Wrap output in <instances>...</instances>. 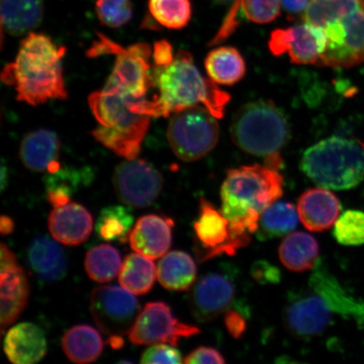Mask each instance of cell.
Wrapping results in <instances>:
<instances>
[{
  "label": "cell",
  "mask_w": 364,
  "mask_h": 364,
  "mask_svg": "<svg viewBox=\"0 0 364 364\" xmlns=\"http://www.w3.org/2000/svg\"><path fill=\"white\" fill-rule=\"evenodd\" d=\"M150 80L159 94L153 101L145 99L136 103L135 111L138 113L166 117L186 108L203 106L216 118L225 116L230 94L202 75L188 52L180 50L170 65H154Z\"/></svg>",
  "instance_id": "obj_1"
},
{
  "label": "cell",
  "mask_w": 364,
  "mask_h": 364,
  "mask_svg": "<svg viewBox=\"0 0 364 364\" xmlns=\"http://www.w3.org/2000/svg\"><path fill=\"white\" fill-rule=\"evenodd\" d=\"M65 47L48 36L31 33L23 39L15 61L4 67L1 80L16 89L19 102L38 106L51 100H65L62 59Z\"/></svg>",
  "instance_id": "obj_2"
},
{
  "label": "cell",
  "mask_w": 364,
  "mask_h": 364,
  "mask_svg": "<svg viewBox=\"0 0 364 364\" xmlns=\"http://www.w3.org/2000/svg\"><path fill=\"white\" fill-rule=\"evenodd\" d=\"M146 95L126 86L106 84L90 95L89 106L99 126L91 134L105 147L125 159L138 157L150 117L134 111Z\"/></svg>",
  "instance_id": "obj_3"
},
{
  "label": "cell",
  "mask_w": 364,
  "mask_h": 364,
  "mask_svg": "<svg viewBox=\"0 0 364 364\" xmlns=\"http://www.w3.org/2000/svg\"><path fill=\"white\" fill-rule=\"evenodd\" d=\"M284 194V179L277 170L253 165L227 172L223 182L221 212L238 236L256 233L259 220L266 209Z\"/></svg>",
  "instance_id": "obj_4"
},
{
  "label": "cell",
  "mask_w": 364,
  "mask_h": 364,
  "mask_svg": "<svg viewBox=\"0 0 364 364\" xmlns=\"http://www.w3.org/2000/svg\"><path fill=\"white\" fill-rule=\"evenodd\" d=\"M232 139L242 151L266 159V166L279 170L281 149L288 144L290 127L283 112L269 101L245 104L236 112L230 129Z\"/></svg>",
  "instance_id": "obj_5"
},
{
  "label": "cell",
  "mask_w": 364,
  "mask_h": 364,
  "mask_svg": "<svg viewBox=\"0 0 364 364\" xmlns=\"http://www.w3.org/2000/svg\"><path fill=\"white\" fill-rule=\"evenodd\" d=\"M315 25L327 41L318 66L348 68L364 62V0H328Z\"/></svg>",
  "instance_id": "obj_6"
},
{
  "label": "cell",
  "mask_w": 364,
  "mask_h": 364,
  "mask_svg": "<svg viewBox=\"0 0 364 364\" xmlns=\"http://www.w3.org/2000/svg\"><path fill=\"white\" fill-rule=\"evenodd\" d=\"M300 166L322 188L352 189L364 179V146L356 141L331 136L309 148Z\"/></svg>",
  "instance_id": "obj_7"
},
{
  "label": "cell",
  "mask_w": 364,
  "mask_h": 364,
  "mask_svg": "<svg viewBox=\"0 0 364 364\" xmlns=\"http://www.w3.org/2000/svg\"><path fill=\"white\" fill-rule=\"evenodd\" d=\"M217 118L203 106L173 113L167 138L173 152L181 161L193 162L206 156L220 139Z\"/></svg>",
  "instance_id": "obj_8"
},
{
  "label": "cell",
  "mask_w": 364,
  "mask_h": 364,
  "mask_svg": "<svg viewBox=\"0 0 364 364\" xmlns=\"http://www.w3.org/2000/svg\"><path fill=\"white\" fill-rule=\"evenodd\" d=\"M193 230L196 253L203 262L223 255L234 256L250 241V236L235 235L221 210L203 198H200L198 216Z\"/></svg>",
  "instance_id": "obj_9"
},
{
  "label": "cell",
  "mask_w": 364,
  "mask_h": 364,
  "mask_svg": "<svg viewBox=\"0 0 364 364\" xmlns=\"http://www.w3.org/2000/svg\"><path fill=\"white\" fill-rule=\"evenodd\" d=\"M90 311L103 333L122 336L129 333L140 313V304L134 294L122 287L101 286L90 296Z\"/></svg>",
  "instance_id": "obj_10"
},
{
  "label": "cell",
  "mask_w": 364,
  "mask_h": 364,
  "mask_svg": "<svg viewBox=\"0 0 364 364\" xmlns=\"http://www.w3.org/2000/svg\"><path fill=\"white\" fill-rule=\"evenodd\" d=\"M112 182L120 202L134 208L152 205L163 188V177L156 168L136 158L120 163L114 171Z\"/></svg>",
  "instance_id": "obj_11"
},
{
  "label": "cell",
  "mask_w": 364,
  "mask_h": 364,
  "mask_svg": "<svg viewBox=\"0 0 364 364\" xmlns=\"http://www.w3.org/2000/svg\"><path fill=\"white\" fill-rule=\"evenodd\" d=\"M200 333L198 327L181 322L165 302H150L141 311L129 331L131 343L138 346L169 343Z\"/></svg>",
  "instance_id": "obj_12"
},
{
  "label": "cell",
  "mask_w": 364,
  "mask_h": 364,
  "mask_svg": "<svg viewBox=\"0 0 364 364\" xmlns=\"http://www.w3.org/2000/svg\"><path fill=\"white\" fill-rule=\"evenodd\" d=\"M235 274L230 267L207 273L193 287L189 306L195 318L210 321L225 313L233 304L237 293Z\"/></svg>",
  "instance_id": "obj_13"
},
{
  "label": "cell",
  "mask_w": 364,
  "mask_h": 364,
  "mask_svg": "<svg viewBox=\"0 0 364 364\" xmlns=\"http://www.w3.org/2000/svg\"><path fill=\"white\" fill-rule=\"evenodd\" d=\"M327 45L325 31L321 27L304 21L287 29L273 31L269 49L277 57L288 53L296 65H318Z\"/></svg>",
  "instance_id": "obj_14"
},
{
  "label": "cell",
  "mask_w": 364,
  "mask_h": 364,
  "mask_svg": "<svg viewBox=\"0 0 364 364\" xmlns=\"http://www.w3.org/2000/svg\"><path fill=\"white\" fill-rule=\"evenodd\" d=\"M328 302L308 286L289 298L284 311L287 328L300 338H315L328 328L334 315Z\"/></svg>",
  "instance_id": "obj_15"
},
{
  "label": "cell",
  "mask_w": 364,
  "mask_h": 364,
  "mask_svg": "<svg viewBox=\"0 0 364 364\" xmlns=\"http://www.w3.org/2000/svg\"><path fill=\"white\" fill-rule=\"evenodd\" d=\"M1 334L15 322L26 307L30 284L24 269L6 244H1Z\"/></svg>",
  "instance_id": "obj_16"
},
{
  "label": "cell",
  "mask_w": 364,
  "mask_h": 364,
  "mask_svg": "<svg viewBox=\"0 0 364 364\" xmlns=\"http://www.w3.org/2000/svg\"><path fill=\"white\" fill-rule=\"evenodd\" d=\"M174 221L170 218L148 215L139 218L129 235L131 248L152 260L165 256L172 243Z\"/></svg>",
  "instance_id": "obj_17"
},
{
  "label": "cell",
  "mask_w": 364,
  "mask_h": 364,
  "mask_svg": "<svg viewBox=\"0 0 364 364\" xmlns=\"http://www.w3.org/2000/svg\"><path fill=\"white\" fill-rule=\"evenodd\" d=\"M48 228L58 242L74 247L89 239L93 230V218L87 208L70 202L54 208L48 218Z\"/></svg>",
  "instance_id": "obj_18"
},
{
  "label": "cell",
  "mask_w": 364,
  "mask_h": 364,
  "mask_svg": "<svg viewBox=\"0 0 364 364\" xmlns=\"http://www.w3.org/2000/svg\"><path fill=\"white\" fill-rule=\"evenodd\" d=\"M339 199L329 190L313 188L304 192L299 199L300 221L307 230L323 232L334 226L341 212Z\"/></svg>",
  "instance_id": "obj_19"
},
{
  "label": "cell",
  "mask_w": 364,
  "mask_h": 364,
  "mask_svg": "<svg viewBox=\"0 0 364 364\" xmlns=\"http://www.w3.org/2000/svg\"><path fill=\"white\" fill-rule=\"evenodd\" d=\"M60 141L53 132L38 129L25 136L21 144L20 157L27 169L54 174L61 169L59 163Z\"/></svg>",
  "instance_id": "obj_20"
},
{
  "label": "cell",
  "mask_w": 364,
  "mask_h": 364,
  "mask_svg": "<svg viewBox=\"0 0 364 364\" xmlns=\"http://www.w3.org/2000/svg\"><path fill=\"white\" fill-rule=\"evenodd\" d=\"M48 343L44 332L30 322L20 323L7 332L4 351L11 363L33 364L42 360L47 353Z\"/></svg>",
  "instance_id": "obj_21"
},
{
  "label": "cell",
  "mask_w": 364,
  "mask_h": 364,
  "mask_svg": "<svg viewBox=\"0 0 364 364\" xmlns=\"http://www.w3.org/2000/svg\"><path fill=\"white\" fill-rule=\"evenodd\" d=\"M27 260L36 275L48 283H56L66 276L65 250L48 236H38L29 245Z\"/></svg>",
  "instance_id": "obj_22"
},
{
  "label": "cell",
  "mask_w": 364,
  "mask_h": 364,
  "mask_svg": "<svg viewBox=\"0 0 364 364\" xmlns=\"http://www.w3.org/2000/svg\"><path fill=\"white\" fill-rule=\"evenodd\" d=\"M0 11L3 28L14 36L33 33L44 17L43 0H1Z\"/></svg>",
  "instance_id": "obj_23"
},
{
  "label": "cell",
  "mask_w": 364,
  "mask_h": 364,
  "mask_svg": "<svg viewBox=\"0 0 364 364\" xmlns=\"http://www.w3.org/2000/svg\"><path fill=\"white\" fill-rule=\"evenodd\" d=\"M281 6V0H236L221 28L209 45L220 44L234 33L238 26L236 13L239 10L248 21L267 24L280 16Z\"/></svg>",
  "instance_id": "obj_24"
},
{
  "label": "cell",
  "mask_w": 364,
  "mask_h": 364,
  "mask_svg": "<svg viewBox=\"0 0 364 364\" xmlns=\"http://www.w3.org/2000/svg\"><path fill=\"white\" fill-rule=\"evenodd\" d=\"M157 277L159 284L168 290L175 292L188 290L197 277V265L189 254L173 250L159 262Z\"/></svg>",
  "instance_id": "obj_25"
},
{
  "label": "cell",
  "mask_w": 364,
  "mask_h": 364,
  "mask_svg": "<svg viewBox=\"0 0 364 364\" xmlns=\"http://www.w3.org/2000/svg\"><path fill=\"white\" fill-rule=\"evenodd\" d=\"M320 252L318 241L306 232L287 235L279 249V258L289 270L303 272L313 269Z\"/></svg>",
  "instance_id": "obj_26"
},
{
  "label": "cell",
  "mask_w": 364,
  "mask_h": 364,
  "mask_svg": "<svg viewBox=\"0 0 364 364\" xmlns=\"http://www.w3.org/2000/svg\"><path fill=\"white\" fill-rule=\"evenodd\" d=\"M205 70L216 84L233 85L244 78L247 65L237 49L220 47L209 52L205 59Z\"/></svg>",
  "instance_id": "obj_27"
},
{
  "label": "cell",
  "mask_w": 364,
  "mask_h": 364,
  "mask_svg": "<svg viewBox=\"0 0 364 364\" xmlns=\"http://www.w3.org/2000/svg\"><path fill=\"white\" fill-rule=\"evenodd\" d=\"M103 341L99 332L88 325L68 330L62 339V348L70 360L76 363H92L101 356Z\"/></svg>",
  "instance_id": "obj_28"
},
{
  "label": "cell",
  "mask_w": 364,
  "mask_h": 364,
  "mask_svg": "<svg viewBox=\"0 0 364 364\" xmlns=\"http://www.w3.org/2000/svg\"><path fill=\"white\" fill-rule=\"evenodd\" d=\"M308 286L323 296L335 313L343 316L358 313V304L346 294L322 262H318L314 267Z\"/></svg>",
  "instance_id": "obj_29"
},
{
  "label": "cell",
  "mask_w": 364,
  "mask_h": 364,
  "mask_svg": "<svg viewBox=\"0 0 364 364\" xmlns=\"http://www.w3.org/2000/svg\"><path fill=\"white\" fill-rule=\"evenodd\" d=\"M157 268L147 257L138 252L127 255L122 264L119 283L122 288L135 295H143L153 288Z\"/></svg>",
  "instance_id": "obj_30"
},
{
  "label": "cell",
  "mask_w": 364,
  "mask_h": 364,
  "mask_svg": "<svg viewBox=\"0 0 364 364\" xmlns=\"http://www.w3.org/2000/svg\"><path fill=\"white\" fill-rule=\"evenodd\" d=\"M299 213L289 202H275L262 213L256 232L262 241L283 237L295 230L299 223Z\"/></svg>",
  "instance_id": "obj_31"
},
{
  "label": "cell",
  "mask_w": 364,
  "mask_h": 364,
  "mask_svg": "<svg viewBox=\"0 0 364 364\" xmlns=\"http://www.w3.org/2000/svg\"><path fill=\"white\" fill-rule=\"evenodd\" d=\"M119 252L110 245H99L89 250L85 259V268L91 279L105 284L119 274L122 267Z\"/></svg>",
  "instance_id": "obj_32"
},
{
  "label": "cell",
  "mask_w": 364,
  "mask_h": 364,
  "mask_svg": "<svg viewBox=\"0 0 364 364\" xmlns=\"http://www.w3.org/2000/svg\"><path fill=\"white\" fill-rule=\"evenodd\" d=\"M134 218L129 208L110 206L104 208L100 215L95 230L100 238L124 244L129 240Z\"/></svg>",
  "instance_id": "obj_33"
},
{
  "label": "cell",
  "mask_w": 364,
  "mask_h": 364,
  "mask_svg": "<svg viewBox=\"0 0 364 364\" xmlns=\"http://www.w3.org/2000/svg\"><path fill=\"white\" fill-rule=\"evenodd\" d=\"M148 7L152 19L167 29H183L192 19L191 0H149Z\"/></svg>",
  "instance_id": "obj_34"
},
{
  "label": "cell",
  "mask_w": 364,
  "mask_h": 364,
  "mask_svg": "<svg viewBox=\"0 0 364 364\" xmlns=\"http://www.w3.org/2000/svg\"><path fill=\"white\" fill-rule=\"evenodd\" d=\"M332 235L338 243L346 247L364 245V213L348 210L336 221Z\"/></svg>",
  "instance_id": "obj_35"
},
{
  "label": "cell",
  "mask_w": 364,
  "mask_h": 364,
  "mask_svg": "<svg viewBox=\"0 0 364 364\" xmlns=\"http://www.w3.org/2000/svg\"><path fill=\"white\" fill-rule=\"evenodd\" d=\"M95 10L100 22L114 29L126 26L134 14L131 0H97Z\"/></svg>",
  "instance_id": "obj_36"
},
{
  "label": "cell",
  "mask_w": 364,
  "mask_h": 364,
  "mask_svg": "<svg viewBox=\"0 0 364 364\" xmlns=\"http://www.w3.org/2000/svg\"><path fill=\"white\" fill-rule=\"evenodd\" d=\"M183 361L179 350L176 346L166 344H154L141 356L140 363L143 364L157 363H181Z\"/></svg>",
  "instance_id": "obj_37"
},
{
  "label": "cell",
  "mask_w": 364,
  "mask_h": 364,
  "mask_svg": "<svg viewBox=\"0 0 364 364\" xmlns=\"http://www.w3.org/2000/svg\"><path fill=\"white\" fill-rule=\"evenodd\" d=\"M254 279L262 284H276L281 280V272L275 266L266 261H259L252 267Z\"/></svg>",
  "instance_id": "obj_38"
},
{
  "label": "cell",
  "mask_w": 364,
  "mask_h": 364,
  "mask_svg": "<svg viewBox=\"0 0 364 364\" xmlns=\"http://www.w3.org/2000/svg\"><path fill=\"white\" fill-rule=\"evenodd\" d=\"M225 359L217 349L199 347L186 357L184 363L190 364L225 363Z\"/></svg>",
  "instance_id": "obj_39"
},
{
  "label": "cell",
  "mask_w": 364,
  "mask_h": 364,
  "mask_svg": "<svg viewBox=\"0 0 364 364\" xmlns=\"http://www.w3.org/2000/svg\"><path fill=\"white\" fill-rule=\"evenodd\" d=\"M225 323L227 330L235 338H240L247 329V322L243 314L235 309H228L225 312Z\"/></svg>",
  "instance_id": "obj_40"
},
{
  "label": "cell",
  "mask_w": 364,
  "mask_h": 364,
  "mask_svg": "<svg viewBox=\"0 0 364 364\" xmlns=\"http://www.w3.org/2000/svg\"><path fill=\"white\" fill-rule=\"evenodd\" d=\"M154 65L166 66L174 60L171 44L166 40L158 41L154 46Z\"/></svg>",
  "instance_id": "obj_41"
},
{
  "label": "cell",
  "mask_w": 364,
  "mask_h": 364,
  "mask_svg": "<svg viewBox=\"0 0 364 364\" xmlns=\"http://www.w3.org/2000/svg\"><path fill=\"white\" fill-rule=\"evenodd\" d=\"M309 1L311 0H281L282 6L291 15L306 11Z\"/></svg>",
  "instance_id": "obj_42"
},
{
  "label": "cell",
  "mask_w": 364,
  "mask_h": 364,
  "mask_svg": "<svg viewBox=\"0 0 364 364\" xmlns=\"http://www.w3.org/2000/svg\"><path fill=\"white\" fill-rule=\"evenodd\" d=\"M15 230V222L11 217L2 215L0 218V232L3 235H8Z\"/></svg>",
  "instance_id": "obj_43"
},
{
  "label": "cell",
  "mask_w": 364,
  "mask_h": 364,
  "mask_svg": "<svg viewBox=\"0 0 364 364\" xmlns=\"http://www.w3.org/2000/svg\"><path fill=\"white\" fill-rule=\"evenodd\" d=\"M108 343L110 344L113 349H119L124 346V341L122 336H110Z\"/></svg>",
  "instance_id": "obj_44"
},
{
  "label": "cell",
  "mask_w": 364,
  "mask_h": 364,
  "mask_svg": "<svg viewBox=\"0 0 364 364\" xmlns=\"http://www.w3.org/2000/svg\"><path fill=\"white\" fill-rule=\"evenodd\" d=\"M0 182H1V192H4L8 183V169L4 163H2L1 166V180H0Z\"/></svg>",
  "instance_id": "obj_45"
},
{
  "label": "cell",
  "mask_w": 364,
  "mask_h": 364,
  "mask_svg": "<svg viewBox=\"0 0 364 364\" xmlns=\"http://www.w3.org/2000/svg\"><path fill=\"white\" fill-rule=\"evenodd\" d=\"M217 2L225 3L231 1V0H216Z\"/></svg>",
  "instance_id": "obj_46"
}]
</instances>
